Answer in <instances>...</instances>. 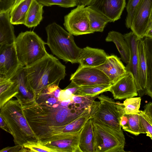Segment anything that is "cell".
Wrapping results in <instances>:
<instances>
[{
	"label": "cell",
	"mask_w": 152,
	"mask_h": 152,
	"mask_svg": "<svg viewBox=\"0 0 152 152\" xmlns=\"http://www.w3.org/2000/svg\"><path fill=\"white\" fill-rule=\"evenodd\" d=\"M108 56L103 50L87 46L82 49L78 63L83 67H96L103 64Z\"/></svg>",
	"instance_id": "obj_18"
},
{
	"label": "cell",
	"mask_w": 152,
	"mask_h": 152,
	"mask_svg": "<svg viewBox=\"0 0 152 152\" xmlns=\"http://www.w3.org/2000/svg\"><path fill=\"white\" fill-rule=\"evenodd\" d=\"M89 20L90 29L93 33L102 32L109 20L90 6L86 7Z\"/></svg>",
	"instance_id": "obj_24"
},
{
	"label": "cell",
	"mask_w": 152,
	"mask_h": 152,
	"mask_svg": "<svg viewBox=\"0 0 152 152\" xmlns=\"http://www.w3.org/2000/svg\"><path fill=\"white\" fill-rule=\"evenodd\" d=\"M88 6L102 14L110 22H114L120 18L126 2V0H91Z\"/></svg>",
	"instance_id": "obj_12"
},
{
	"label": "cell",
	"mask_w": 152,
	"mask_h": 152,
	"mask_svg": "<svg viewBox=\"0 0 152 152\" xmlns=\"http://www.w3.org/2000/svg\"><path fill=\"white\" fill-rule=\"evenodd\" d=\"M120 124L121 128L124 131L128 132L129 127L128 114L125 113L121 116L120 118Z\"/></svg>",
	"instance_id": "obj_38"
},
{
	"label": "cell",
	"mask_w": 152,
	"mask_h": 152,
	"mask_svg": "<svg viewBox=\"0 0 152 152\" xmlns=\"http://www.w3.org/2000/svg\"><path fill=\"white\" fill-rule=\"evenodd\" d=\"M124 35L128 44L130 52L129 61L126 67V72H131L133 75L139 95L140 92L138 72V45L140 39L132 31Z\"/></svg>",
	"instance_id": "obj_14"
},
{
	"label": "cell",
	"mask_w": 152,
	"mask_h": 152,
	"mask_svg": "<svg viewBox=\"0 0 152 152\" xmlns=\"http://www.w3.org/2000/svg\"><path fill=\"white\" fill-rule=\"evenodd\" d=\"M144 37L152 38V21H150L147 28Z\"/></svg>",
	"instance_id": "obj_41"
},
{
	"label": "cell",
	"mask_w": 152,
	"mask_h": 152,
	"mask_svg": "<svg viewBox=\"0 0 152 152\" xmlns=\"http://www.w3.org/2000/svg\"><path fill=\"white\" fill-rule=\"evenodd\" d=\"M140 119L141 124L144 134H146L152 140V123L151 120L143 110H140Z\"/></svg>",
	"instance_id": "obj_35"
},
{
	"label": "cell",
	"mask_w": 152,
	"mask_h": 152,
	"mask_svg": "<svg viewBox=\"0 0 152 152\" xmlns=\"http://www.w3.org/2000/svg\"><path fill=\"white\" fill-rule=\"evenodd\" d=\"M150 21H152V13H151V15Z\"/></svg>",
	"instance_id": "obj_44"
},
{
	"label": "cell",
	"mask_w": 152,
	"mask_h": 152,
	"mask_svg": "<svg viewBox=\"0 0 152 152\" xmlns=\"http://www.w3.org/2000/svg\"><path fill=\"white\" fill-rule=\"evenodd\" d=\"M129 130L128 132L135 136L144 133L142 127L139 113L128 114Z\"/></svg>",
	"instance_id": "obj_29"
},
{
	"label": "cell",
	"mask_w": 152,
	"mask_h": 152,
	"mask_svg": "<svg viewBox=\"0 0 152 152\" xmlns=\"http://www.w3.org/2000/svg\"><path fill=\"white\" fill-rule=\"evenodd\" d=\"M43 6L56 5L61 7L69 8L77 6L74 0H36Z\"/></svg>",
	"instance_id": "obj_33"
},
{
	"label": "cell",
	"mask_w": 152,
	"mask_h": 152,
	"mask_svg": "<svg viewBox=\"0 0 152 152\" xmlns=\"http://www.w3.org/2000/svg\"><path fill=\"white\" fill-rule=\"evenodd\" d=\"M111 85H100L82 86L74 94L79 96H95L108 91Z\"/></svg>",
	"instance_id": "obj_28"
},
{
	"label": "cell",
	"mask_w": 152,
	"mask_h": 152,
	"mask_svg": "<svg viewBox=\"0 0 152 152\" xmlns=\"http://www.w3.org/2000/svg\"><path fill=\"white\" fill-rule=\"evenodd\" d=\"M18 93V86L15 80L0 77V108Z\"/></svg>",
	"instance_id": "obj_22"
},
{
	"label": "cell",
	"mask_w": 152,
	"mask_h": 152,
	"mask_svg": "<svg viewBox=\"0 0 152 152\" xmlns=\"http://www.w3.org/2000/svg\"><path fill=\"white\" fill-rule=\"evenodd\" d=\"M105 41L113 42L115 43L121 55V60L127 64L129 61L130 52L128 44L124 35L119 32L111 31L108 33Z\"/></svg>",
	"instance_id": "obj_23"
},
{
	"label": "cell",
	"mask_w": 152,
	"mask_h": 152,
	"mask_svg": "<svg viewBox=\"0 0 152 152\" xmlns=\"http://www.w3.org/2000/svg\"><path fill=\"white\" fill-rule=\"evenodd\" d=\"M10 12H0V46L15 43L16 38Z\"/></svg>",
	"instance_id": "obj_19"
},
{
	"label": "cell",
	"mask_w": 152,
	"mask_h": 152,
	"mask_svg": "<svg viewBox=\"0 0 152 152\" xmlns=\"http://www.w3.org/2000/svg\"><path fill=\"white\" fill-rule=\"evenodd\" d=\"M141 100L140 97H133L126 99L123 103L125 113L129 114L139 113Z\"/></svg>",
	"instance_id": "obj_30"
},
{
	"label": "cell",
	"mask_w": 152,
	"mask_h": 152,
	"mask_svg": "<svg viewBox=\"0 0 152 152\" xmlns=\"http://www.w3.org/2000/svg\"><path fill=\"white\" fill-rule=\"evenodd\" d=\"M64 26L69 33L75 36L93 33L88 13L84 6L78 5L64 17Z\"/></svg>",
	"instance_id": "obj_8"
},
{
	"label": "cell",
	"mask_w": 152,
	"mask_h": 152,
	"mask_svg": "<svg viewBox=\"0 0 152 152\" xmlns=\"http://www.w3.org/2000/svg\"><path fill=\"white\" fill-rule=\"evenodd\" d=\"M83 127L77 131L65 134L59 140L42 144L49 148L56 149L59 152H81L79 143Z\"/></svg>",
	"instance_id": "obj_16"
},
{
	"label": "cell",
	"mask_w": 152,
	"mask_h": 152,
	"mask_svg": "<svg viewBox=\"0 0 152 152\" xmlns=\"http://www.w3.org/2000/svg\"><path fill=\"white\" fill-rule=\"evenodd\" d=\"M99 95L95 96H79L74 95L72 100L77 106L82 109H88L91 107L96 102L95 99Z\"/></svg>",
	"instance_id": "obj_31"
},
{
	"label": "cell",
	"mask_w": 152,
	"mask_h": 152,
	"mask_svg": "<svg viewBox=\"0 0 152 152\" xmlns=\"http://www.w3.org/2000/svg\"><path fill=\"white\" fill-rule=\"evenodd\" d=\"M108 91L115 99L121 100L138 95L134 77L131 72H127L111 85Z\"/></svg>",
	"instance_id": "obj_13"
},
{
	"label": "cell",
	"mask_w": 152,
	"mask_h": 152,
	"mask_svg": "<svg viewBox=\"0 0 152 152\" xmlns=\"http://www.w3.org/2000/svg\"><path fill=\"white\" fill-rule=\"evenodd\" d=\"M25 68L28 80L36 96L50 86L58 85L66 75L65 66L58 58L49 54Z\"/></svg>",
	"instance_id": "obj_2"
},
{
	"label": "cell",
	"mask_w": 152,
	"mask_h": 152,
	"mask_svg": "<svg viewBox=\"0 0 152 152\" xmlns=\"http://www.w3.org/2000/svg\"><path fill=\"white\" fill-rule=\"evenodd\" d=\"M22 107L30 126L41 143L59 140L64 126L89 109L80 108L72 100L68 105H63L58 98L45 91L34 102Z\"/></svg>",
	"instance_id": "obj_1"
},
{
	"label": "cell",
	"mask_w": 152,
	"mask_h": 152,
	"mask_svg": "<svg viewBox=\"0 0 152 152\" xmlns=\"http://www.w3.org/2000/svg\"><path fill=\"white\" fill-rule=\"evenodd\" d=\"M15 43L0 46V77L10 78L21 67Z\"/></svg>",
	"instance_id": "obj_11"
},
{
	"label": "cell",
	"mask_w": 152,
	"mask_h": 152,
	"mask_svg": "<svg viewBox=\"0 0 152 152\" xmlns=\"http://www.w3.org/2000/svg\"><path fill=\"white\" fill-rule=\"evenodd\" d=\"M15 80L18 86V93L15 97L23 106L34 102L35 93L28 80L25 66L20 68L11 78Z\"/></svg>",
	"instance_id": "obj_15"
},
{
	"label": "cell",
	"mask_w": 152,
	"mask_h": 152,
	"mask_svg": "<svg viewBox=\"0 0 152 152\" xmlns=\"http://www.w3.org/2000/svg\"><path fill=\"white\" fill-rule=\"evenodd\" d=\"M70 80L79 86L112 84L109 78L96 67H83L79 66L71 75Z\"/></svg>",
	"instance_id": "obj_9"
},
{
	"label": "cell",
	"mask_w": 152,
	"mask_h": 152,
	"mask_svg": "<svg viewBox=\"0 0 152 152\" xmlns=\"http://www.w3.org/2000/svg\"><path fill=\"white\" fill-rule=\"evenodd\" d=\"M96 67L102 71L109 78L112 84L126 72V67L120 59L113 55L108 56L103 64Z\"/></svg>",
	"instance_id": "obj_17"
},
{
	"label": "cell",
	"mask_w": 152,
	"mask_h": 152,
	"mask_svg": "<svg viewBox=\"0 0 152 152\" xmlns=\"http://www.w3.org/2000/svg\"><path fill=\"white\" fill-rule=\"evenodd\" d=\"M23 145L24 148L27 149L29 152H59L56 149L49 148L42 144L39 140L28 141L24 143Z\"/></svg>",
	"instance_id": "obj_32"
},
{
	"label": "cell",
	"mask_w": 152,
	"mask_h": 152,
	"mask_svg": "<svg viewBox=\"0 0 152 152\" xmlns=\"http://www.w3.org/2000/svg\"><path fill=\"white\" fill-rule=\"evenodd\" d=\"M139 61L138 72L140 92L138 95L141 97L145 94L147 87V63L142 39H140L138 45Z\"/></svg>",
	"instance_id": "obj_20"
},
{
	"label": "cell",
	"mask_w": 152,
	"mask_h": 152,
	"mask_svg": "<svg viewBox=\"0 0 152 152\" xmlns=\"http://www.w3.org/2000/svg\"><path fill=\"white\" fill-rule=\"evenodd\" d=\"M44 6L33 0L27 12L24 25L28 28L37 26L42 20Z\"/></svg>",
	"instance_id": "obj_25"
},
{
	"label": "cell",
	"mask_w": 152,
	"mask_h": 152,
	"mask_svg": "<svg viewBox=\"0 0 152 152\" xmlns=\"http://www.w3.org/2000/svg\"><path fill=\"white\" fill-rule=\"evenodd\" d=\"M95 152H124L125 139L121 129L118 130L94 118Z\"/></svg>",
	"instance_id": "obj_6"
},
{
	"label": "cell",
	"mask_w": 152,
	"mask_h": 152,
	"mask_svg": "<svg viewBox=\"0 0 152 152\" xmlns=\"http://www.w3.org/2000/svg\"><path fill=\"white\" fill-rule=\"evenodd\" d=\"M152 12V0H140L136 8L130 28L140 39L145 37Z\"/></svg>",
	"instance_id": "obj_10"
},
{
	"label": "cell",
	"mask_w": 152,
	"mask_h": 152,
	"mask_svg": "<svg viewBox=\"0 0 152 152\" xmlns=\"http://www.w3.org/2000/svg\"><path fill=\"white\" fill-rule=\"evenodd\" d=\"M92 118L86 123L80 135L79 147L81 152H95Z\"/></svg>",
	"instance_id": "obj_21"
},
{
	"label": "cell",
	"mask_w": 152,
	"mask_h": 152,
	"mask_svg": "<svg viewBox=\"0 0 152 152\" xmlns=\"http://www.w3.org/2000/svg\"><path fill=\"white\" fill-rule=\"evenodd\" d=\"M140 0H128L126 8L127 15L126 19L125 25L128 28H130L135 10Z\"/></svg>",
	"instance_id": "obj_34"
},
{
	"label": "cell",
	"mask_w": 152,
	"mask_h": 152,
	"mask_svg": "<svg viewBox=\"0 0 152 152\" xmlns=\"http://www.w3.org/2000/svg\"><path fill=\"white\" fill-rule=\"evenodd\" d=\"M24 0H16L13 6V7L12 9L15 7V6H16V5H17L18 4H19V3H20V2L22 1H23Z\"/></svg>",
	"instance_id": "obj_43"
},
{
	"label": "cell",
	"mask_w": 152,
	"mask_h": 152,
	"mask_svg": "<svg viewBox=\"0 0 152 152\" xmlns=\"http://www.w3.org/2000/svg\"><path fill=\"white\" fill-rule=\"evenodd\" d=\"M97 98L100 103L93 118L116 130H121L120 118L125 113L123 103L115 102L104 95L102 94Z\"/></svg>",
	"instance_id": "obj_7"
},
{
	"label": "cell",
	"mask_w": 152,
	"mask_h": 152,
	"mask_svg": "<svg viewBox=\"0 0 152 152\" xmlns=\"http://www.w3.org/2000/svg\"><path fill=\"white\" fill-rule=\"evenodd\" d=\"M15 44L18 60L24 66L34 64L49 54L46 50V43L33 31L20 33Z\"/></svg>",
	"instance_id": "obj_5"
},
{
	"label": "cell",
	"mask_w": 152,
	"mask_h": 152,
	"mask_svg": "<svg viewBox=\"0 0 152 152\" xmlns=\"http://www.w3.org/2000/svg\"><path fill=\"white\" fill-rule=\"evenodd\" d=\"M33 0H24L10 12V21L13 25L24 24L26 15Z\"/></svg>",
	"instance_id": "obj_27"
},
{
	"label": "cell",
	"mask_w": 152,
	"mask_h": 152,
	"mask_svg": "<svg viewBox=\"0 0 152 152\" xmlns=\"http://www.w3.org/2000/svg\"><path fill=\"white\" fill-rule=\"evenodd\" d=\"M45 29L46 44L52 53L66 62L78 63L83 48L76 45L73 35L55 22L48 24Z\"/></svg>",
	"instance_id": "obj_3"
},
{
	"label": "cell",
	"mask_w": 152,
	"mask_h": 152,
	"mask_svg": "<svg viewBox=\"0 0 152 152\" xmlns=\"http://www.w3.org/2000/svg\"><path fill=\"white\" fill-rule=\"evenodd\" d=\"M19 100L12 99L0 108V116L12 132L15 145H23L28 141L38 140L24 114Z\"/></svg>",
	"instance_id": "obj_4"
},
{
	"label": "cell",
	"mask_w": 152,
	"mask_h": 152,
	"mask_svg": "<svg viewBox=\"0 0 152 152\" xmlns=\"http://www.w3.org/2000/svg\"><path fill=\"white\" fill-rule=\"evenodd\" d=\"M144 37L143 40L147 63V87L145 94L152 99V38Z\"/></svg>",
	"instance_id": "obj_26"
},
{
	"label": "cell",
	"mask_w": 152,
	"mask_h": 152,
	"mask_svg": "<svg viewBox=\"0 0 152 152\" xmlns=\"http://www.w3.org/2000/svg\"><path fill=\"white\" fill-rule=\"evenodd\" d=\"M29 151L23 145H15L12 147H7L1 150L0 152H27Z\"/></svg>",
	"instance_id": "obj_37"
},
{
	"label": "cell",
	"mask_w": 152,
	"mask_h": 152,
	"mask_svg": "<svg viewBox=\"0 0 152 152\" xmlns=\"http://www.w3.org/2000/svg\"><path fill=\"white\" fill-rule=\"evenodd\" d=\"M76 2L77 6L83 5L85 7L88 6L91 0H74Z\"/></svg>",
	"instance_id": "obj_42"
},
{
	"label": "cell",
	"mask_w": 152,
	"mask_h": 152,
	"mask_svg": "<svg viewBox=\"0 0 152 152\" xmlns=\"http://www.w3.org/2000/svg\"><path fill=\"white\" fill-rule=\"evenodd\" d=\"M0 128L11 135L12 132L9 128L7 124L4 119L0 116Z\"/></svg>",
	"instance_id": "obj_40"
},
{
	"label": "cell",
	"mask_w": 152,
	"mask_h": 152,
	"mask_svg": "<svg viewBox=\"0 0 152 152\" xmlns=\"http://www.w3.org/2000/svg\"><path fill=\"white\" fill-rule=\"evenodd\" d=\"M16 0H0V12H10Z\"/></svg>",
	"instance_id": "obj_36"
},
{
	"label": "cell",
	"mask_w": 152,
	"mask_h": 152,
	"mask_svg": "<svg viewBox=\"0 0 152 152\" xmlns=\"http://www.w3.org/2000/svg\"><path fill=\"white\" fill-rule=\"evenodd\" d=\"M143 110L147 115L152 123V102H150L143 107Z\"/></svg>",
	"instance_id": "obj_39"
}]
</instances>
